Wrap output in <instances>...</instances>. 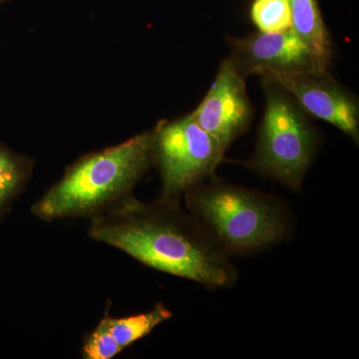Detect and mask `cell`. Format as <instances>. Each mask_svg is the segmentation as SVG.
<instances>
[{
  "label": "cell",
  "mask_w": 359,
  "mask_h": 359,
  "mask_svg": "<svg viewBox=\"0 0 359 359\" xmlns=\"http://www.w3.org/2000/svg\"><path fill=\"white\" fill-rule=\"evenodd\" d=\"M268 78L294 97L308 114L334 125L342 133L359 142L358 97L328 73V70L269 73Z\"/></svg>",
  "instance_id": "obj_7"
},
{
  "label": "cell",
  "mask_w": 359,
  "mask_h": 359,
  "mask_svg": "<svg viewBox=\"0 0 359 359\" xmlns=\"http://www.w3.org/2000/svg\"><path fill=\"white\" fill-rule=\"evenodd\" d=\"M262 80L266 108L256 151L245 166L290 190L299 191L320 147V135L289 92L273 80Z\"/></svg>",
  "instance_id": "obj_4"
},
{
  "label": "cell",
  "mask_w": 359,
  "mask_h": 359,
  "mask_svg": "<svg viewBox=\"0 0 359 359\" xmlns=\"http://www.w3.org/2000/svg\"><path fill=\"white\" fill-rule=\"evenodd\" d=\"M250 14L259 32H283L292 28L287 0H252Z\"/></svg>",
  "instance_id": "obj_12"
},
{
  "label": "cell",
  "mask_w": 359,
  "mask_h": 359,
  "mask_svg": "<svg viewBox=\"0 0 359 359\" xmlns=\"http://www.w3.org/2000/svg\"><path fill=\"white\" fill-rule=\"evenodd\" d=\"M89 237L208 289H229L238 280L230 255L179 202L159 198L147 204L129 196L90 219Z\"/></svg>",
  "instance_id": "obj_1"
},
{
  "label": "cell",
  "mask_w": 359,
  "mask_h": 359,
  "mask_svg": "<svg viewBox=\"0 0 359 359\" xmlns=\"http://www.w3.org/2000/svg\"><path fill=\"white\" fill-rule=\"evenodd\" d=\"M153 166L162 181L161 199L179 202L187 191L215 174L226 150L192 114L162 121L155 129Z\"/></svg>",
  "instance_id": "obj_5"
},
{
  "label": "cell",
  "mask_w": 359,
  "mask_h": 359,
  "mask_svg": "<svg viewBox=\"0 0 359 359\" xmlns=\"http://www.w3.org/2000/svg\"><path fill=\"white\" fill-rule=\"evenodd\" d=\"M172 316V311L163 302H158L154 308L146 313L124 318H113L107 313L100 321L123 351L147 337L161 323L170 320Z\"/></svg>",
  "instance_id": "obj_10"
},
{
  "label": "cell",
  "mask_w": 359,
  "mask_h": 359,
  "mask_svg": "<svg viewBox=\"0 0 359 359\" xmlns=\"http://www.w3.org/2000/svg\"><path fill=\"white\" fill-rule=\"evenodd\" d=\"M191 114L226 151L249 130L254 107L248 95L245 77L230 58L222 61L209 91Z\"/></svg>",
  "instance_id": "obj_8"
},
{
  "label": "cell",
  "mask_w": 359,
  "mask_h": 359,
  "mask_svg": "<svg viewBox=\"0 0 359 359\" xmlns=\"http://www.w3.org/2000/svg\"><path fill=\"white\" fill-rule=\"evenodd\" d=\"M184 196L188 211L231 257L262 252L290 236V212L273 196L233 185L215 174Z\"/></svg>",
  "instance_id": "obj_3"
},
{
  "label": "cell",
  "mask_w": 359,
  "mask_h": 359,
  "mask_svg": "<svg viewBox=\"0 0 359 359\" xmlns=\"http://www.w3.org/2000/svg\"><path fill=\"white\" fill-rule=\"evenodd\" d=\"M121 353L122 349L101 321L85 337L82 346V355L86 359H111Z\"/></svg>",
  "instance_id": "obj_13"
},
{
  "label": "cell",
  "mask_w": 359,
  "mask_h": 359,
  "mask_svg": "<svg viewBox=\"0 0 359 359\" xmlns=\"http://www.w3.org/2000/svg\"><path fill=\"white\" fill-rule=\"evenodd\" d=\"M151 131L80 158L32 208L42 221L93 218L132 195L153 166Z\"/></svg>",
  "instance_id": "obj_2"
},
{
  "label": "cell",
  "mask_w": 359,
  "mask_h": 359,
  "mask_svg": "<svg viewBox=\"0 0 359 359\" xmlns=\"http://www.w3.org/2000/svg\"><path fill=\"white\" fill-rule=\"evenodd\" d=\"M32 170L29 158L0 145V219L25 188Z\"/></svg>",
  "instance_id": "obj_11"
},
{
  "label": "cell",
  "mask_w": 359,
  "mask_h": 359,
  "mask_svg": "<svg viewBox=\"0 0 359 359\" xmlns=\"http://www.w3.org/2000/svg\"><path fill=\"white\" fill-rule=\"evenodd\" d=\"M233 65L245 78L269 73L328 70L313 49L290 28L283 32H257L226 36Z\"/></svg>",
  "instance_id": "obj_6"
},
{
  "label": "cell",
  "mask_w": 359,
  "mask_h": 359,
  "mask_svg": "<svg viewBox=\"0 0 359 359\" xmlns=\"http://www.w3.org/2000/svg\"><path fill=\"white\" fill-rule=\"evenodd\" d=\"M9 1V0H0V4H4V2Z\"/></svg>",
  "instance_id": "obj_14"
},
{
  "label": "cell",
  "mask_w": 359,
  "mask_h": 359,
  "mask_svg": "<svg viewBox=\"0 0 359 359\" xmlns=\"http://www.w3.org/2000/svg\"><path fill=\"white\" fill-rule=\"evenodd\" d=\"M292 16V29L330 67L332 46L318 0H287Z\"/></svg>",
  "instance_id": "obj_9"
}]
</instances>
